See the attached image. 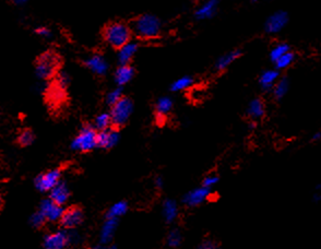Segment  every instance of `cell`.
<instances>
[{
    "mask_svg": "<svg viewBox=\"0 0 321 249\" xmlns=\"http://www.w3.org/2000/svg\"><path fill=\"white\" fill-rule=\"evenodd\" d=\"M132 31L140 39H154L162 31V22L157 15L149 13L142 14L133 21Z\"/></svg>",
    "mask_w": 321,
    "mask_h": 249,
    "instance_id": "1",
    "label": "cell"
},
{
    "mask_svg": "<svg viewBox=\"0 0 321 249\" xmlns=\"http://www.w3.org/2000/svg\"><path fill=\"white\" fill-rule=\"evenodd\" d=\"M132 35V29L122 22H113L108 24L104 30V40L113 48H120L128 42H130Z\"/></svg>",
    "mask_w": 321,
    "mask_h": 249,
    "instance_id": "2",
    "label": "cell"
},
{
    "mask_svg": "<svg viewBox=\"0 0 321 249\" xmlns=\"http://www.w3.org/2000/svg\"><path fill=\"white\" fill-rule=\"evenodd\" d=\"M60 58L54 51H46V53L40 56V58L36 62L35 72L40 79H49L56 75L57 70L59 68Z\"/></svg>",
    "mask_w": 321,
    "mask_h": 249,
    "instance_id": "3",
    "label": "cell"
},
{
    "mask_svg": "<svg viewBox=\"0 0 321 249\" xmlns=\"http://www.w3.org/2000/svg\"><path fill=\"white\" fill-rule=\"evenodd\" d=\"M97 147V131L94 127L85 126L72 140L71 149L78 152H90Z\"/></svg>",
    "mask_w": 321,
    "mask_h": 249,
    "instance_id": "4",
    "label": "cell"
},
{
    "mask_svg": "<svg viewBox=\"0 0 321 249\" xmlns=\"http://www.w3.org/2000/svg\"><path fill=\"white\" fill-rule=\"evenodd\" d=\"M133 112V103L129 97L122 96L116 104H114L111 110V117L113 127L119 128L129 121Z\"/></svg>",
    "mask_w": 321,
    "mask_h": 249,
    "instance_id": "5",
    "label": "cell"
},
{
    "mask_svg": "<svg viewBox=\"0 0 321 249\" xmlns=\"http://www.w3.org/2000/svg\"><path fill=\"white\" fill-rule=\"evenodd\" d=\"M61 173L59 169H51L44 174L39 175L35 179V187L42 193H49L59 183Z\"/></svg>",
    "mask_w": 321,
    "mask_h": 249,
    "instance_id": "6",
    "label": "cell"
},
{
    "mask_svg": "<svg viewBox=\"0 0 321 249\" xmlns=\"http://www.w3.org/2000/svg\"><path fill=\"white\" fill-rule=\"evenodd\" d=\"M288 23V14L285 11H277L266 20L265 30L268 34H278Z\"/></svg>",
    "mask_w": 321,
    "mask_h": 249,
    "instance_id": "7",
    "label": "cell"
},
{
    "mask_svg": "<svg viewBox=\"0 0 321 249\" xmlns=\"http://www.w3.org/2000/svg\"><path fill=\"white\" fill-rule=\"evenodd\" d=\"M210 195H211V189L206 188L204 186H201L198 187V188L190 190L189 193L186 194L183 198V202L185 206L190 208L198 207L201 204H203L204 201L208 200Z\"/></svg>",
    "mask_w": 321,
    "mask_h": 249,
    "instance_id": "8",
    "label": "cell"
},
{
    "mask_svg": "<svg viewBox=\"0 0 321 249\" xmlns=\"http://www.w3.org/2000/svg\"><path fill=\"white\" fill-rule=\"evenodd\" d=\"M82 221H83V212L77 207H72L65 210L60 217V224L66 230L76 228L81 224Z\"/></svg>",
    "mask_w": 321,
    "mask_h": 249,
    "instance_id": "9",
    "label": "cell"
},
{
    "mask_svg": "<svg viewBox=\"0 0 321 249\" xmlns=\"http://www.w3.org/2000/svg\"><path fill=\"white\" fill-rule=\"evenodd\" d=\"M119 139V132L112 127L97 131V148L110 150L117 145Z\"/></svg>",
    "mask_w": 321,
    "mask_h": 249,
    "instance_id": "10",
    "label": "cell"
},
{
    "mask_svg": "<svg viewBox=\"0 0 321 249\" xmlns=\"http://www.w3.org/2000/svg\"><path fill=\"white\" fill-rule=\"evenodd\" d=\"M40 211L42 212L47 221L57 222L60 221V217L63 215L65 210L63 209V206L56 204L55 201L48 198L42 201V204H40Z\"/></svg>",
    "mask_w": 321,
    "mask_h": 249,
    "instance_id": "11",
    "label": "cell"
},
{
    "mask_svg": "<svg viewBox=\"0 0 321 249\" xmlns=\"http://www.w3.org/2000/svg\"><path fill=\"white\" fill-rule=\"evenodd\" d=\"M84 65L87 69L97 76H105L108 69H110V65H108L105 57L100 54H94L87 57L84 61Z\"/></svg>",
    "mask_w": 321,
    "mask_h": 249,
    "instance_id": "12",
    "label": "cell"
},
{
    "mask_svg": "<svg viewBox=\"0 0 321 249\" xmlns=\"http://www.w3.org/2000/svg\"><path fill=\"white\" fill-rule=\"evenodd\" d=\"M69 242V234L64 231H58L46 235L44 238V247L47 249H63Z\"/></svg>",
    "mask_w": 321,
    "mask_h": 249,
    "instance_id": "13",
    "label": "cell"
},
{
    "mask_svg": "<svg viewBox=\"0 0 321 249\" xmlns=\"http://www.w3.org/2000/svg\"><path fill=\"white\" fill-rule=\"evenodd\" d=\"M118 226V219L114 217H106L104 224L102 225L100 233V243L101 245H108L111 244L115 232Z\"/></svg>",
    "mask_w": 321,
    "mask_h": 249,
    "instance_id": "14",
    "label": "cell"
},
{
    "mask_svg": "<svg viewBox=\"0 0 321 249\" xmlns=\"http://www.w3.org/2000/svg\"><path fill=\"white\" fill-rule=\"evenodd\" d=\"M281 78L280 76V70L276 69H268L265 70L259 77V85L261 90L265 92H271L273 86L276 85L278 80Z\"/></svg>",
    "mask_w": 321,
    "mask_h": 249,
    "instance_id": "15",
    "label": "cell"
},
{
    "mask_svg": "<svg viewBox=\"0 0 321 249\" xmlns=\"http://www.w3.org/2000/svg\"><path fill=\"white\" fill-rule=\"evenodd\" d=\"M217 8H219V0H205L196 10L195 17L197 20H208L213 18Z\"/></svg>",
    "mask_w": 321,
    "mask_h": 249,
    "instance_id": "16",
    "label": "cell"
},
{
    "mask_svg": "<svg viewBox=\"0 0 321 249\" xmlns=\"http://www.w3.org/2000/svg\"><path fill=\"white\" fill-rule=\"evenodd\" d=\"M247 116L251 121L257 122L266 115V104L261 98H253L247 106Z\"/></svg>",
    "mask_w": 321,
    "mask_h": 249,
    "instance_id": "17",
    "label": "cell"
},
{
    "mask_svg": "<svg viewBox=\"0 0 321 249\" xmlns=\"http://www.w3.org/2000/svg\"><path fill=\"white\" fill-rule=\"evenodd\" d=\"M69 197H70V191L68 186L61 180L49 191V198L60 206L65 205L66 202L68 201Z\"/></svg>",
    "mask_w": 321,
    "mask_h": 249,
    "instance_id": "18",
    "label": "cell"
},
{
    "mask_svg": "<svg viewBox=\"0 0 321 249\" xmlns=\"http://www.w3.org/2000/svg\"><path fill=\"white\" fill-rule=\"evenodd\" d=\"M138 51V44L133 43V42H128L125 45H122L120 48H118L117 58L118 62L120 65H128L130 64V61L137 54Z\"/></svg>",
    "mask_w": 321,
    "mask_h": 249,
    "instance_id": "19",
    "label": "cell"
},
{
    "mask_svg": "<svg viewBox=\"0 0 321 249\" xmlns=\"http://www.w3.org/2000/svg\"><path fill=\"white\" fill-rule=\"evenodd\" d=\"M173 100L168 96H163L160 97L157 105H155V112H157V118L159 123L162 124L165 119H166V116L170 113L173 108Z\"/></svg>",
    "mask_w": 321,
    "mask_h": 249,
    "instance_id": "20",
    "label": "cell"
},
{
    "mask_svg": "<svg viewBox=\"0 0 321 249\" xmlns=\"http://www.w3.org/2000/svg\"><path fill=\"white\" fill-rule=\"evenodd\" d=\"M134 69L130 65H120L115 71V82L118 86H123L132 80Z\"/></svg>",
    "mask_w": 321,
    "mask_h": 249,
    "instance_id": "21",
    "label": "cell"
},
{
    "mask_svg": "<svg viewBox=\"0 0 321 249\" xmlns=\"http://www.w3.org/2000/svg\"><path fill=\"white\" fill-rule=\"evenodd\" d=\"M241 55V51L238 49L231 50V51H229V53L222 55L215 62V69L217 71L226 70L233 64V62H235L238 58H240Z\"/></svg>",
    "mask_w": 321,
    "mask_h": 249,
    "instance_id": "22",
    "label": "cell"
},
{
    "mask_svg": "<svg viewBox=\"0 0 321 249\" xmlns=\"http://www.w3.org/2000/svg\"><path fill=\"white\" fill-rule=\"evenodd\" d=\"M162 212H163V217L165 219L167 223H173L176 219H177L178 213H179V209L178 206L176 204L175 200L172 199H167L163 202V208H162Z\"/></svg>",
    "mask_w": 321,
    "mask_h": 249,
    "instance_id": "23",
    "label": "cell"
},
{
    "mask_svg": "<svg viewBox=\"0 0 321 249\" xmlns=\"http://www.w3.org/2000/svg\"><path fill=\"white\" fill-rule=\"evenodd\" d=\"M289 86H291V83H289V80L287 78H280L271 91L274 98L278 101L283 100V98L287 95V93L289 91Z\"/></svg>",
    "mask_w": 321,
    "mask_h": 249,
    "instance_id": "24",
    "label": "cell"
},
{
    "mask_svg": "<svg viewBox=\"0 0 321 249\" xmlns=\"http://www.w3.org/2000/svg\"><path fill=\"white\" fill-rule=\"evenodd\" d=\"M128 212V204L126 201H118L114 204L107 211L106 217H114V219H119V217L125 215Z\"/></svg>",
    "mask_w": 321,
    "mask_h": 249,
    "instance_id": "25",
    "label": "cell"
},
{
    "mask_svg": "<svg viewBox=\"0 0 321 249\" xmlns=\"http://www.w3.org/2000/svg\"><path fill=\"white\" fill-rule=\"evenodd\" d=\"M194 78L190 76H184L179 79L175 80L172 84H170V91L173 92H182L189 89V87L194 84Z\"/></svg>",
    "mask_w": 321,
    "mask_h": 249,
    "instance_id": "26",
    "label": "cell"
},
{
    "mask_svg": "<svg viewBox=\"0 0 321 249\" xmlns=\"http://www.w3.org/2000/svg\"><path fill=\"white\" fill-rule=\"evenodd\" d=\"M294 61H295V55L293 51H287V53L284 54L283 56L280 57V58L277 60V61H274L273 64L276 65V68L278 70H285L287 68H289V67H291L293 64H294Z\"/></svg>",
    "mask_w": 321,
    "mask_h": 249,
    "instance_id": "27",
    "label": "cell"
},
{
    "mask_svg": "<svg viewBox=\"0 0 321 249\" xmlns=\"http://www.w3.org/2000/svg\"><path fill=\"white\" fill-rule=\"evenodd\" d=\"M112 126H113V123H112V117L110 113H102L95 118L94 128L98 131L111 128Z\"/></svg>",
    "mask_w": 321,
    "mask_h": 249,
    "instance_id": "28",
    "label": "cell"
},
{
    "mask_svg": "<svg viewBox=\"0 0 321 249\" xmlns=\"http://www.w3.org/2000/svg\"><path fill=\"white\" fill-rule=\"evenodd\" d=\"M291 50L289 46L286 43H279L276 46H273L271 51H270V59L272 62L277 61L280 57L283 56L287 51Z\"/></svg>",
    "mask_w": 321,
    "mask_h": 249,
    "instance_id": "29",
    "label": "cell"
},
{
    "mask_svg": "<svg viewBox=\"0 0 321 249\" xmlns=\"http://www.w3.org/2000/svg\"><path fill=\"white\" fill-rule=\"evenodd\" d=\"M182 234H180L179 230H172L167 235V245L172 248H176L180 246V244H182Z\"/></svg>",
    "mask_w": 321,
    "mask_h": 249,
    "instance_id": "30",
    "label": "cell"
},
{
    "mask_svg": "<svg viewBox=\"0 0 321 249\" xmlns=\"http://www.w3.org/2000/svg\"><path fill=\"white\" fill-rule=\"evenodd\" d=\"M123 95H122V89H121V86H118L117 85L116 89H114L111 92L107 93V95H106V103L110 106H113L114 104H116L119 100H120V98Z\"/></svg>",
    "mask_w": 321,
    "mask_h": 249,
    "instance_id": "31",
    "label": "cell"
},
{
    "mask_svg": "<svg viewBox=\"0 0 321 249\" xmlns=\"http://www.w3.org/2000/svg\"><path fill=\"white\" fill-rule=\"evenodd\" d=\"M18 141L22 147H29L34 141V134L31 130H24L20 133Z\"/></svg>",
    "mask_w": 321,
    "mask_h": 249,
    "instance_id": "32",
    "label": "cell"
},
{
    "mask_svg": "<svg viewBox=\"0 0 321 249\" xmlns=\"http://www.w3.org/2000/svg\"><path fill=\"white\" fill-rule=\"evenodd\" d=\"M46 221H47V220H46V217L44 216V214L40 211H39V212H36V213H34L32 216H31L30 224L32 225L33 227H35V228H39V227H42L45 224Z\"/></svg>",
    "mask_w": 321,
    "mask_h": 249,
    "instance_id": "33",
    "label": "cell"
},
{
    "mask_svg": "<svg viewBox=\"0 0 321 249\" xmlns=\"http://www.w3.org/2000/svg\"><path fill=\"white\" fill-rule=\"evenodd\" d=\"M219 180H220L219 176H216V175H209V176H206V177L203 179L202 186L206 187V188H209V189H212L214 186L217 185V183H219Z\"/></svg>",
    "mask_w": 321,
    "mask_h": 249,
    "instance_id": "34",
    "label": "cell"
},
{
    "mask_svg": "<svg viewBox=\"0 0 321 249\" xmlns=\"http://www.w3.org/2000/svg\"><path fill=\"white\" fill-rule=\"evenodd\" d=\"M56 84L59 85L60 87H64V89H66L67 85L69 84V76L65 74V72H61V74L57 76Z\"/></svg>",
    "mask_w": 321,
    "mask_h": 249,
    "instance_id": "35",
    "label": "cell"
},
{
    "mask_svg": "<svg viewBox=\"0 0 321 249\" xmlns=\"http://www.w3.org/2000/svg\"><path fill=\"white\" fill-rule=\"evenodd\" d=\"M35 33L38 34L39 36H40V38H43V39H48L51 36V32H50V30L47 29V28H45V27H40L35 30Z\"/></svg>",
    "mask_w": 321,
    "mask_h": 249,
    "instance_id": "36",
    "label": "cell"
},
{
    "mask_svg": "<svg viewBox=\"0 0 321 249\" xmlns=\"http://www.w3.org/2000/svg\"><path fill=\"white\" fill-rule=\"evenodd\" d=\"M217 247V244L211 240H205L199 245L200 249H214Z\"/></svg>",
    "mask_w": 321,
    "mask_h": 249,
    "instance_id": "37",
    "label": "cell"
},
{
    "mask_svg": "<svg viewBox=\"0 0 321 249\" xmlns=\"http://www.w3.org/2000/svg\"><path fill=\"white\" fill-rule=\"evenodd\" d=\"M154 185H155V187H157V188L162 189L163 186H164V180H163V178L162 177H157V178H155Z\"/></svg>",
    "mask_w": 321,
    "mask_h": 249,
    "instance_id": "38",
    "label": "cell"
},
{
    "mask_svg": "<svg viewBox=\"0 0 321 249\" xmlns=\"http://www.w3.org/2000/svg\"><path fill=\"white\" fill-rule=\"evenodd\" d=\"M312 141L320 142L321 141V131H316L312 136Z\"/></svg>",
    "mask_w": 321,
    "mask_h": 249,
    "instance_id": "39",
    "label": "cell"
},
{
    "mask_svg": "<svg viewBox=\"0 0 321 249\" xmlns=\"http://www.w3.org/2000/svg\"><path fill=\"white\" fill-rule=\"evenodd\" d=\"M313 200H314V202H316V204H319V202L321 201V193H320V191H316L315 190V194L313 196Z\"/></svg>",
    "mask_w": 321,
    "mask_h": 249,
    "instance_id": "40",
    "label": "cell"
},
{
    "mask_svg": "<svg viewBox=\"0 0 321 249\" xmlns=\"http://www.w3.org/2000/svg\"><path fill=\"white\" fill-rule=\"evenodd\" d=\"M10 1L13 2L14 4H18V6H21V4H24L25 2H28L29 0H10Z\"/></svg>",
    "mask_w": 321,
    "mask_h": 249,
    "instance_id": "41",
    "label": "cell"
},
{
    "mask_svg": "<svg viewBox=\"0 0 321 249\" xmlns=\"http://www.w3.org/2000/svg\"><path fill=\"white\" fill-rule=\"evenodd\" d=\"M1 204H2V201H1V197H0V208H1Z\"/></svg>",
    "mask_w": 321,
    "mask_h": 249,
    "instance_id": "42",
    "label": "cell"
},
{
    "mask_svg": "<svg viewBox=\"0 0 321 249\" xmlns=\"http://www.w3.org/2000/svg\"><path fill=\"white\" fill-rule=\"evenodd\" d=\"M253 1H255V2H258V1H262V0H253Z\"/></svg>",
    "mask_w": 321,
    "mask_h": 249,
    "instance_id": "43",
    "label": "cell"
}]
</instances>
